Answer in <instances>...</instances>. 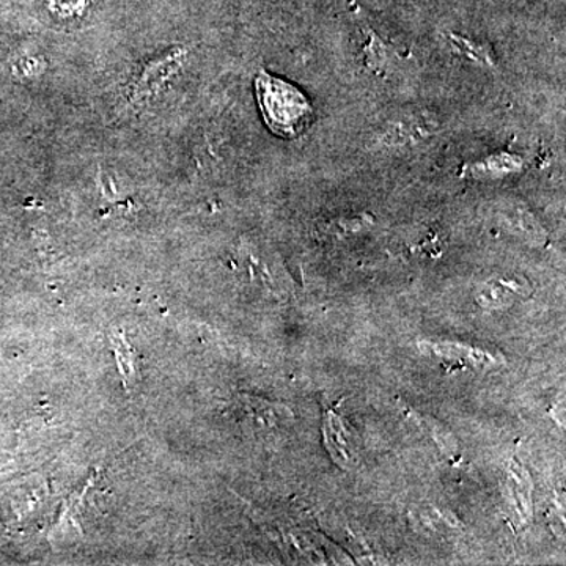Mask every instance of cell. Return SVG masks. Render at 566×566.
<instances>
[{
    "label": "cell",
    "mask_w": 566,
    "mask_h": 566,
    "mask_svg": "<svg viewBox=\"0 0 566 566\" xmlns=\"http://www.w3.org/2000/svg\"><path fill=\"white\" fill-rule=\"evenodd\" d=\"M255 92L264 122L275 136L292 139L307 128L314 111L294 85L266 71H260L255 80Z\"/></svg>",
    "instance_id": "cell-1"
}]
</instances>
